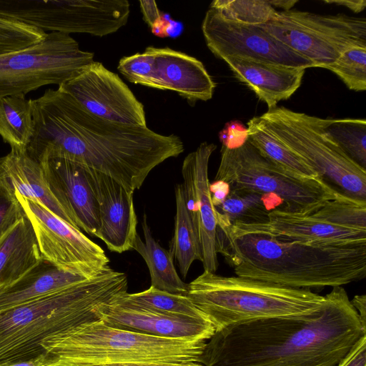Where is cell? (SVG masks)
<instances>
[{"instance_id": "obj_1", "label": "cell", "mask_w": 366, "mask_h": 366, "mask_svg": "<svg viewBox=\"0 0 366 366\" xmlns=\"http://www.w3.org/2000/svg\"><path fill=\"white\" fill-rule=\"evenodd\" d=\"M32 103L34 130L26 151L39 162L69 159L135 191L154 167L184 152L179 137L98 118L59 88Z\"/></svg>"}, {"instance_id": "obj_2", "label": "cell", "mask_w": 366, "mask_h": 366, "mask_svg": "<svg viewBox=\"0 0 366 366\" xmlns=\"http://www.w3.org/2000/svg\"><path fill=\"white\" fill-rule=\"evenodd\" d=\"M366 336L345 290L334 287L311 312L235 323L213 335L204 366H337Z\"/></svg>"}, {"instance_id": "obj_3", "label": "cell", "mask_w": 366, "mask_h": 366, "mask_svg": "<svg viewBox=\"0 0 366 366\" xmlns=\"http://www.w3.org/2000/svg\"><path fill=\"white\" fill-rule=\"evenodd\" d=\"M217 252L237 276L311 290L339 287L366 277V242L311 244L217 228Z\"/></svg>"}, {"instance_id": "obj_4", "label": "cell", "mask_w": 366, "mask_h": 366, "mask_svg": "<svg viewBox=\"0 0 366 366\" xmlns=\"http://www.w3.org/2000/svg\"><path fill=\"white\" fill-rule=\"evenodd\" d=\"M127 289L126 274L109 267L94 277L0 314V362L39 355L47 337L100 320L104 307Z\"/></svg>"}, {"instance_id": "obj_5", "label": "cell", "mask_w": 366, "mask_h": 366, "mask_svg": "<svg viewBox=\"0 0 366 366\" xmlns=\"http://www.w3.org/2000/svg\"><path fill=\"white\" fill-rule=\"evenodd\" d=\"M205 341L168 339L124 330L101 320L41 342L50 366H89L132 362H197Z\"/></svg>"}, {"instance_id": "obj_6", "label": "cell", "mask_w": 366, "mask_h": 366, "mask_svg": "<svg viewBox=\"0 0 366 366\" xmlns=\"http://www.w3.org/2000/svg\"><path fill=\"white\" fill-rule=\"evenodd\" d=\"M187 296L215 332L250 320L311 312L325 301V296L311 290L205 270L188 284Z\"/></svg>"}, {"instance_id": "obj_7", "label": "cell", "mask_w": 366, "mask_h": 366, "mask_svg": "<svg viewBox=\"0 0 366 366\" xmlns=\"http://www.w3.org/2000/svg\"><path fill=\"white\" fill-rule=\"evenodd\" d=\"M260 117L269 131L325 182L346 196L366 201V169L325 131L324 119L277 106Z\"/></svg>"}, {"instance_id": "obj_8", "label": "cell", "mask_w": 366, "mask_h": 366, "mask_svg": "<svg viewBox=\"0 0 366 366\" xmlns=\"http://www.w3.org/2000/svg\"><path fill=\"white\" fill-rule=\"evenodd\" d=\"M229 184L231 190H246L274 197L282 210L311 214L335 197L338 191L323 179L295 176L267 159L247 140L235 149L222 146L214 181Z\"/></svg>"}, {"instance_id": "obj_9", "label": "cell", "mask_w": 366, "mask_h": 366, "mask_svg": "<svg viewBox=\"0 0 366 366\" xmlns=\"http://www.w3.org/2000/svg\"><path fill=\"white\" fill-rule=\"evenodd\" d=\"M94 61L69 34L50 32L40 42L0 54V98L24 96L49 84L58 86Z\"/></svg>"}, {"instance_id": "obj_10", "label": "cell", "mask_w": 366, "mask_h": 366, "mask_svg": "<svg viewBox=\"0 0 366 366\" xmlns=\"http://www.w3.org/2000/svg\"><path fill=\"white\" fill-rule=\"evenodd\" d=\"M260 26L314 67L333 63L346 49L366 46L365 18L344 14L322 15L308 11H277Z\"/></svg>"}, {"instance_id": "obj_11", "label": "cell", "mask_w": 366, "mask_h": 366, "mask_svg": "<svg viewBox=\"0 0 366 366\" xmlns=\"http://www.w3.org/2000/svg\"><path fill=\"white\" fill-rule=\"evenodd\" d=\"M16 195L32 225L42 259L88 278L109 267V259L102 248L81 231L41 204Z\"/></svg>"}, {"instance_id": "obj_12", "label": "cell", "mask_w": 366, "mask_h": 366, "mask_svg": "<svg viewBox=\"0 0 366 366\" xmlns=\"http://www.w3.org/2000/svg\"><path fill=\"white\" fill-rule=\"evenodd\" d=\"M58 88L98 118L121 124L147 126L143 104L119 75L100 62L94 61Z\"/></svg>"}, {"instance_id": "obj_13", "label": "cell", "mask_w": 366, "mask_h": 366, "mask_svg": "<svg viewBox=\"0 0 366 366\" xmlns=\"http://www.w3.org/2000/svg\"><path fill=\"white\" fill-rule=\"evenodd\" d=\"M202 31L209 50L221 59L239 56L307 69L313 64L282 43L260 25L227 20L209 9L202 24Z\"/></svg>"}, {"instance_id": "obj_14", "label": "cell", "mask_w": 366, "mask_h": 366, "mask_svg": "<svg viewBox=\"0 0 366 366\" xmlns=\"http://www.w3.org/2000/svg\"><path fill=\"white\" fill-rule=\"evenodd\" d=\"M216 148L213 143H201L184 158L182 167L184 198L199 241L204 270L211 272H215L219 265L217 221L208 178L209 158Z\"/></svg>"}, {"instance_id": "obj_15", "label": "cell", "mask_w": 366, "mask_h": 366, "mask_svg": "<svg viewBox=\"0 0 366 366\" xmlns=\"http://www.w3.org/2000/svg\"><path fill=\"white\" fill-rule=\"evenodd\" d=\"M217 229L232 236L257 234L288 241L311 244L366 242V230L332 224L312 214H301L275 209L262 223H234L217 225Z\"/></svg>"}, {"instance_id": "obj_16", "label": "cell", "mask_w": 366, "mask_h": 366, "mask_svg": "<svg viewBox=\"0 0 366 366\" xmlns=\"http://www.w3.org/2000/svg\"><path fill=\"white\" fill-rule=\"evenodd\" d=\"M85 169L97 204V238L112 252L122 253L132 249L138 234L133 202L134 191L106 174L87 167Z\"/></svg>"}, {"instance_id": "obj_17", "label": "cell", "mask_w": 366, "mask_h": 366, "mask_svg": "<svg viewBox=\"0 0 366 366\" xmlns=\"http://www.w3.org/2000/svg\"><path fill=\"white\" fill-rule=\"evenodd\" d=\"M39 163L52 194L77 229L97 237V204L85 167L63 158H49Z\"/></svg>"}, {"instance_id": "obj_18", "label": "cell", "mask_w": 366, "mask_h": 366, "mask_svg": "<svg viewBox=\"0 0 366 366\" xmlns=\"http://www.w3.org/2000/svg\"><path fill=\"white\" fill-rule=\"evenodd\" d=\"M101 320L115 328L168 339L206 342L215 333L209 320L164 315L123 302L119 298L104 307Z\"/></svg>"}, {"instance_id": "obj_19", "label": "cell", "mask_w": 366, "mask_h": 366, "mask_svg": "<svg viewBox=\"0 0 366 366\" xmlns=\"http://www.w3.org/2000/svg\"><path fill=\"white\" fill-rule=\"evenodd\" d=\"M158 89L177 92L189 102L207 101L216 86L197 59L168 47H152Z\"/></svg>"}, {"instance_id": "obj_20", "label": "cell", "mask_w": 366, "mask_h": 366, "mask_svg": "<svg viewBox=\"0 0 366 366\" xmlns=\"http://www.w3.org/2000/svg\"><path fill=\"white\" fill-rule=\"evenodd\" d=\"M224 60L234 76L252 90L268 109L289 99L300 86L305 69L239 56Z\"/></svg>"}, {"instance_id": "obj_21", "label": "cell", "mask_w": 366, "mask_h": 366, "mask_svg": "<svg viewBox=\"0 0 366 366\" xmlns=\"http://www.w3.org/2000/svg\"><path fill=\"white\" fill-rule=\"evenodd\" d=\"M0 174L16 194L41 204L77 229L52 194L41 164L27 151L11 149L9 154L0 158Z\"/></svg>"}, {"instance_id": "obj_22", "label": "cell", "mask_w": 366, "mask_h": 366, "mask_svg": "<svg viewBox=\"0 0 366 366\" xmlns=\"http://www.w3.org/2000/svg\"><path fill=\"white\" fill-rule=\"evenodd\" d=\"M88 279L62 270L41 259L18 280L0 290V314L42 299Z\"/></svg>"}, {"instance_id": "obj_23", "label": "cell", "mask_w": 366, "mask_h": 366, "mask_svg": "<svg viewBox=\"0 0 366 366\" xmlns=\"http://www.w3.org/2000/svg\"><path fill=\"white\" fill-rule=\"evenodd\" d=\"M32 225L25 215L0 237V290L41 260Z\"/></svg>"}, {"instance_id": "obj_24", "label": "cell", "mask_w": 366, "mask_h": 366, "mask_svg": "<svg viewBox=\"0 0 366 366\" xmlns=\"http://www.w3.org/2000/svg\"><path fill=\"white\" fill-rule=\"evenodd\" d=\"M142 227L144 241L137 234L132 249L144 259L150 274L151 286L169 293L187 295L188 284L177 274L170 253L153 237L146 214L143 216Z\"/></svg>"}, {"instance_id": "obj_25", "label": "cell", "mask_w": 366, "mask_h": 366, "mask_svg": "<svg viewBox=\"0 0 366 366\" xmlns=\"http://www.w3.org/2000/svg\"><path fill=\"white\" fill-rule=\"evenodd\" d=\"M282 206L281 200L271 196L246 190H231L219 205L214 207L217 224L262 223L269 213Z\"/></svg>"}, {"instance_id": "obj_26", "label": "cell", "mask_w": 366, "mask_h": 366, "mask_svg": "<svg viewBox=\"0 0 366 366\" xmlns=\"http://www.w3.org/2000/svg\"><path fill=\"white\" fill-rule=\"evenodd\" d=\"M247 129L248 141L272 162L295 176L308 179H322L269 131L260 116L249 120Z\"/></svg>"}, {"instance_id": "obj_27", "label": "cell", "mask_w": 366, "mask_h": 366, "mask_svg": "<svg viewBox=\"0 0 366 366\" xmlns=\"http://www.w3.org/2000/svg\"><path fill=\"white\" fill-rule=\"evenodd\" d=\"M34 130L32 99L21 95L0 98V136L11 149L26 151Z\"/></svg>"}, {"instance_id": "obj_28", "label": "cell", "mask_w": 366, "mask_h": 366, "mask_svg": "<svg viewBox=\"0 0 366 366\" xmlns=\"http://www.w3.org/2000/svg\"><path fill=\"white\" fill-rule=\"evenodd\" d=\"M175 199L174 232L169 252L183 277H186L194 261L202 262V256L197 231L187 210L182 184L175 187Z\"/></svg>"}, {"instance_id": "obj_29", "label": "cell", "mask_w": 366, "mask_h": 366, "mask_svg": "<svg viewBox=\"0 0 366 366\" xmlns=\"http://www.w3.org/2000/svg\"><path fill=\"white\" fill-rule=\"evenodd\" d=\"M119 300L164 315L209 320L187 295L169 293L152 286L142 292H127L119 297Z\"/></svg>"}, {"instance_id": "obj_30", "label": "cell", "mask_w": 366, "mask_h": 366, "mask_svg": "<svg viewBox=\"0 0 366 366\" xmlns=\"http://www.w3.org/2000/svg\"><path fill=\"white\" fill-rule=\"evenodd\" d=\"M325 131L343 152L366 169V121L365 119H324Z\"/></svg>"}, {"instance_id": "obj_31", "label": "cell", "mask_w": 366, "mask_h": 366, "mask_svg": "<svg viewBox=\"0 0 366 366\" xmlns=\"http://www.w3.org/2000/svg\"><path fill=\"white\" fill-rule=\"evenodd\" d=\"M313 216L340 227L366 230V201L337 192L325 202Z\"/></svg>"}, {"instance_id": "obj_32", "label": "cell", "mask_w": 366, "mask_h": 366, "mask_svg": "<svg viewBox=\"0 0 366 366\" xmlns=\"http://www.w3.org/2000/svg\"><path fill=\"white\" fill-rule=\"evenodd\" d=\"M210 9L227 20L249 25L266 24L277 12L267 0H216Z\"/></svg>"}, {"instance_id": "obj_33", "label": "cell", "mask_w": 366, "mask_h": 366, "mask_svg": "<svg viewBox=\"0 0 366 366\" xmlns=\"http://www.w3.org/2000/svg\"><path fill=\"white\" fill-rule=\"evenodd\" d=\"M322 68L337 75L350 89L365 91L366 46H353L346 49L333 63Z\"/></svg>"}, {"instance_id": "obj_34", "label": "cell", "mask_w": 366, "mask_h": 366, "mask_svg": "<svg viewBox=\"0 0 366 366\" xmlns=\"http://www.w3.org/2000/svg\"><path fill=\"white\" fill-rule=\"evenodd\" d=\"M46 34L42 30L0 14V54L36 44Z\"/></svg>"}, {"instance_id": "obj_35", "label": "cell", "mask_w": 366, "mask_h": 366, "mask_svg": "<svg viewBox=\"0 0 366 366\" xmlns=\"http://www.w3.org/2000/svg\"><path fill=\"white\" fill-rule=\"evenodd\" d=\"M152 47L148 46L142 53L122 57L117 69L132 83L158 89Z\"/></svg>"}, {"instance_id": "obj_36", "label": "cell", "mask_w": 366, "mask_h": 366, "mask_svg": "<svg viewBox=\"0 0 366 366\" xmlns=\"http://www.w3.org/2000/svg\"><path fill=\"white\" fill-rule=\"evenodd\" d=\"M25 215L15 191L0 174V237Z\"/></svg>"}, {"instance_id": "obj_37", "label": "cell", "mask_w": 366, "mask_h": 366, "mask_svg": "<svg viewBox=\"0 0 366 366\" xmlns=\"http://www.w3.org/2000/svg\"><path fill=\"white\" fill-rule=\"evenodd\" d=\"M222 146L228 149H235L243 145L248 140V129L237 120L227 122L219 133Z\"/></svg>"}, {"instance_id": "obj_38", "label": "cell", "mask_w": 366, "mask_h": 366, "mask_svg": "<svg viewBox=\"0 0 366 366\" xmlns=\"http://www.w3.org/2000/svg\"><path fill=\"white\" fill-rule=\"evenodd\" d=\"M337 366H366V336H363Z\"/></svg>"}, {"instance_id": "obj_39", "label": "cell", "mask_w": 366, "mask_h": 366, "mask_svg": "<svg viewBox=\"0 0 366 366\" xmlns=\"http://www.w3.org/2000/svg\"><path fill=\"white\" fill-rule=\"evenodd\" d=\"M140 9L147 24L154 31L159 23L162 17L154 1H139Z\"/></svg>"}, {"instance_id": "obj_40", "label": "cell", "mask_w": 366, "mask_h": 366, "mask_svg": "<svg viewBox=\"0 0 366 366\" xmlns=\"http://www.w3.org/2000/svg\"><path fill=\"white\" fill-rule=\"evenodd\" d=\"M212 202L214 207L221 204L228 196L230 192L229 184L225 182L217 180L209 184Z\"/></svg>"}, {"instance_id": "obj_41", "label": "cell", "mask_w": 366, "mask_h": 366, "mask_svg": "<svg viewBox=\"0 0 366 366\" xmlns=\"http://www.w3.org/2000/svg\"><path fill=\"white\" fill-rule=\"evenodd\" d=\"M50 355L44 351L39 355L27 360L0 362V366H50Z\"/></svg>"}, {"instance_id": "obj_42", "label": "cell", "mask_w": 366, "mask_h": 366, "mask_svg": "<svg viewBox=\"0 0 366 366\" xmlns=\"http://www.w3.org/2000/svg\"><path fill=\"white\" fill-rule=\"evenodd\" d=\"M89 366H204L197 362H132L112 364L93 365Z\"/></svg>"}, {"instance_id": "obj_43", "label": "cell", "mask_w": 366, "mask_h": 366, "mask_svg": "<svg viewBox=\"0 0 366 366\" xmlns=\"http://www.w3.org/2000/svg\"><path fill=\"white\" fill-rule=\"evenodd\" d=\"M323 2L342 6L355 13L361 12L366 7L365 0H325Z\"/></svg>"}, {"instance_id": "obj_44", "label": "cell", "mask_w": 366, "mask_h": 366, "mask_svg": "<svg viewBox=\"0 0 366 366\" xmlns=\"http://www.w3.org/2000/svg\"><path fill=\"white\" fill-rule=\"evenodd\" d=\"M350 302L357 311L362 325L366 328V296L355 295Z\"/></svg>"}, {"instance_id": "obj_45", "label": "cell", "mask_w": 366, "mask_h": 366, "mask_svg": "<svg viewBox=\"0 0 366 366\" xmlns=\"http://www.w3.org/2000/svg\"><path fill=\"white\" fill-rule=\"evenodd\" d=\"M267 1L272 7H279L282 9L283 11L291 10L294 5L298 2V1L296 0H267Z\"/></svg>"}]
</instances>
